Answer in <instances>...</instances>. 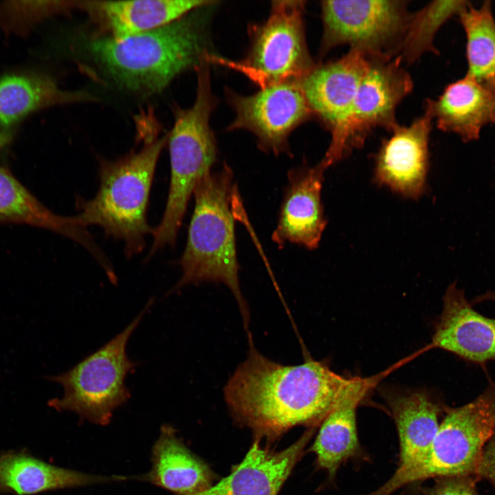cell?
Masks as SVG:
<instances>
[{"instance_id":"4fadbf2b","label":"cell","mask_w":495,"mask_h":495,"mask_svg":"<svg viewBox=\"0 0 495 495\" xmlns=\"http://www.w3.org/2000/svg\"><path fill=\"white\" fill-rule=\"evenodd\" d=\"M433 118L426 106L424 113L410 125L398 124L390 131L375 157L374 182L410 199L426 191L429 166L428 142Z\"/></svg>"},{"instance_id":"484cf974","label":"cell","mask_w":495,"mask_h":495,"mask_svg":"<svg viewBox=\"0 0 495 495\" xmlns=\"http://www.w3.org/2000/svg\"><path fill=\"white\" fill-rule=\"evenodd\" d=\"M469 5L464 0L434 1L410 14L395 57H399L402 63H412L427 52L436 53L434 40L438 30Z\"/></svg>"},{"instance_id":"30bf717a","label":"cell","mask_w":495,"mask_h":495,"mask_svg":"<svg viewBox=\"0 0 495 495\" xmlns=\"http://www.w3.org/2000/svg\"><path fill=\"white\" fill-rule=\"evenodd\" d=\"M320 54L349 45L371 58H393L409 21L406 1H322Z\"/></svg>"},{"instance_id":"7a4b0ae2","label":"cell","mask_w":495,"mask_h":495,"mask_svg":"<svg viewBox=\"0 0 495 495\" xmlns=\"http://www.w3.org/2000/svg\"><path fill=\"white\" fill-rule=\"evenodd\" d=\"M209 4L150 31L119 40L95 38L88 43L89 52L122 88L142 95L159 93L208 53L204 11Z\"/></svg>"},{"instance_id":"83f0119b","label":"cell","mask_w":495,"mask_h":495,"mask_svg":"<svg viewBox=\"0 0 495 495\" xmlns=\"http://www.w3.org/2000/svg\"><path fill=\"white\" fill-rule=\"evenodd\" d=\"M476 476H455L434 478V484L424 490L426 495H479Z\"/></svg>"},{"instance_id":"9a60e30c","label":"cell","mask_w":495,"mask_h":495,"mask_svg":"<svg viewBox=\"0 0 495 495\" xmlns=\"http://www.w3.org/2000/svg\"><path fill=\"white\" fill-rule=\"evenodd\" d=\"M316 428H309L297 441L280 451L254 438L243 460L228 476L196 495H277L302 456Z\"/></svg>"},{"instance_id":"3957f363","label":"cell","mask_w":495,"mask_h":495,"mask_svg":"<svg viewBox=\"0 0 495 495\" xmlns=\"http://www.w3.org/2000/svg\"><path fill=\"white\" fill-rule=\"evenodd\" d=\"M233 179L232 168L224 162L221 169L211 170L197 184L186 244L179 262L182 276L172 292L201 282L223 283L235 297L248 329L250 314L240 289L231 207L236 192Z\"/></svg>"},{"instance_id":"d6986e66","label":"cell","mask_w":495,"mask_h":495,"mask_svg":"<svg viewBox=\"0 0 495 495\" xmlns=\"http://www.w3.org/2000/svg\"><path fill=\"white\" fill-rule=\"evenodd\" d=\"M126 479V476L97 475L58 467L25 450H8L0 454L1 494L35 495Z\"/></svg>"},{"instance_id":"ac0fdd59","label":"cell","mask_w":495,"mask_h":495,"mask_svg":"<svg viewBox=\"0 0 495 495\" xmlns=\"http://www.w3.org/2000/svg\"><path fill=\"white\" fill-rule=\"evenodd\" d=\"M213 1L136 0L83 1L77 6L86 11L109 33L122 39L168 25Z\"/></svg>"},{"instance_id":"52a82bcc","label":"cell","mask_w":495,"mask_h":495,"mask_svg":"<svg viewBox=\"0 0 495 495\" xmlns=\"http://www.w3.org/2000/svg\"><path fill=\"white\" fill-rule=\"evenodd\" d=\"M399 57L371 58L369 69L344 118L330 131L329 146L318 165L324 170L361 148L374 129L391 131L397 105L413 87Z\"/></svg>"},{"instance_id":"5b68a950","label":"cell","mask_w":495,"mask_h":495,"mask_svg":"<svg viewBox=\"0 0 495 495\" xmlns=\"http://www.w3.org/2000/svg\"><path fill=\"white\" fill-rule=\"evenodd\" d=\"M197 87L189 108L175 109V120L168 134L170 179L167 201L159 225L153 228L148 257L162 248L173 246L186 210L199 179L217 160V146L210 126L216 104L212 92L208 59L205 56L195 67Z\"/></svg>"},{"instance_id":"cb8c5ba5","label":"cell","mask_w":495,"mask_h":495,"mask_svg":"<svg viewBox=\"0 0 495 495\" xmlns=\"http://www.w3.org/2000/svg\"><path fill=\"white\" fill-rule=\"evenodd\" d=\"M96 99L87 91L62 89L43 74L5 76L0 78V126H9L43 108Z\"/></svg>"},{"instance_id":"603a6c76","label":"cell","mask_w":495,"mask_h":495,"mask_svg":"<svg viewBox=\"0 0 495 495\" xmlns=\"http://www.w3.org/2000/svg\"><path fill=\"white\" fill-rule=\"evenodd\" d=\"M369 386V380L356 377L319 426L311 450L330 476L358 451L356 411Z\"/></svg>"},{"instance_id":"2e32d148","label":"cell","mask_w":495,"mask_h":495,"mask_svg":"<svg viewBox=\"0 0 495 495\" xmlns=\"http://www.w3.org/2000/svg\"><path fill=\"white\" fill-rule=\"evenodd\" d=\"M431 346L478 364L495 361V318L476 311L454 283L443 296Z\"/></svg>"},{"instance_id":"d4e9b609","label":"cell","mask_w":495,"mask_h":495,"mask_svg":"<svg viewBox=\"0 0 495 495\" xmlns=\"http://www.w3.org/2000/svg\"><path fill=\"white\" fill-rule=\"evenodd\" d=\"M466 36V76L495 93V19L490 1L459 15Z\"/></svg>"},{"instance_id":"277c9868","label":"cell","mask_w":495,"mask_h":495,"mask_svg":"<svg viewBox=\"0 0 495 495\" xmlns=\"http://www.w3.org/2000/svg\"><path fill=\"white\" fill-rule=\"evenodd\" d=\"M142 147L116 160H99L100 184L90 199L77 198L80 225L98 226L108 236L124 242L127 258L141 253L152 234L146 219L150 191L168 134L144 139Z\"/></svg>"},{"instance_id":"44dd1931","label":"cell","mask_w":495,"mask_h":495,"mask_svg":"<svg viewBox=\"0 0 495 495\" xmlns=\"http://www.w3.org/2000/svg\"><path fill=\"white\" fill-rule=\"evenodd\" d=\"M149 482L175 495H196L214 485L215 474L191 452L170 426L161 428L153 447Z\"/></svg>"},{"instance_id":"7c38bea8","label":"cell","mask_w":495,"mask_h":495,"mask_svg":"<svg viewBox=\"0 0 495 495\" xmlns=\"http://www.w3.org/2000/svg\"><path fill=\"white\" fill-rule=\"evenodd\" d=\"M383 397L395 421L399 440L398 468L377 490L367 495H391L425 461L445 406L425 390L384 391Z\"/></svg>"},{"instance_id":"ffe728a7","label":"cell","mask_w":495,"mask_h":495,"mask_svg":"<svg viewBox=\"0 0 495 495\" xmlns=\"http://www.w3.org/2000/svg\"><path fill=\"white\" fill-rule=\"evenodd\" d=\"M437 127L464 141L479 138L481 129L495 124V93L468 76L448 85L437 100L426 103Z\"/></svg>"},{"instance_id":"8992f818","label":"cell","mask_w":495,"mask_h":495,"mask_svg":"<svg viewBox=\"0 0 495 495\" xmlns=\"http://www.w3.org/2000/svg\"><path fill=\"white\" fill-rule=\"evenodd\" d=\"M153 302L151 299L124 330L75 366L58 375L45 376L64 390L63 397L50 399L48 406L58 412L71 411L93 424H108L114 410L131 397L125 379L137 363L127 356L126 345Z\"/></svg>"},{"instance_id":"6da1fadb","label":"cell","mask_w":495,"mask_h":495,"mask_svg":"<svg viewBox=\"0 0 495 495\" xmlns=\"http://www.w3.org/2000/svg\"><path fill=\"white\" fill-rule=\"evenodd\" d=\"M248 339V357L228 381L224 397L235 421L268 444L293 427L319 426L355 379L310 358L298 365L272 361Z\"/></svg>"},{"instance_id":"4dcf8cb0","label":"cell","mask_w":495,"mask_h":495,"mask_svg":"<svg viewBox=\"0 0 495 495\" xmlns=\"http://www.w3.org/2000/svg\"><path fill=\"white\" fill-rule=\"evenodd\" d=\"M12 134L10 132L3 131L0 133V150L12 140Z\"/></svg>"},{"instance_id":"5bb4252c","label":"cell","mask_w":495,"mask_h":495,"mask_svg":"<svg viewBox=\"0 0 495 495\" xmlns=\"http://www.w3.org/2000/svg\"><path fill=\"white\" fill-rule=\"evenodd\" d=\"M325 170L318 164L290 169L272 241L282 248L286 243L316 249L327 220L324 214L321 191Z\"/></svg>"},{"instance_id":"8fae6325","label":"cell","mask_w":495,"mask_h":495,"mask_svg":"<svg viewBox=\"0 0 495 495\" xmlns=\"http://www.w3.org/2000/svg\"><path fill=\"white\" fill-rule=\"evenodd\" d=\"M227 94L235 112L228 130H247L255 135L263 152L291 156L290 133L313 116L300 82L265 86L250 96Z\"/></svg>"},{"instance_id":"e0dca14e","label":"cell","mask_w":495,"mask_h":495,"mask_svg":"<svg viewBox=\"0 0 495 495\" xmlns=\"http://www.w3.org/2000/svg\"><path fill=\"white\" fill-rule=\"evenodd\" d=\"M370 63L365 53L350 49L339 59L316 65L300 82L312 115L328 131L348 113Z\"/></svg>"},{"instance_id":"ba28073f","label":"cell","mask_w":495,"mask_h":495,"mask_svg":"<svg viewBox=\"0 0 495 495\" xmlns=\"http://www.w3.org/2000/svg\"><path fill=\"white\" fill-rule=\"evenodd\" d=\"M444 412L425 461L406 478L403 487L429 478L476 476L495 427V382L472 402L445 406Z\"/></svg>"},{"instance_id":"4316f807","label":"cell","mask_w":495,"mask_h":495,"mask_svg":"<svg viewBox=\"0 0 495 495\" xmlns=\"http://www.w3.org/2000/svg\"><path fill=\"white\" fill-rule=\"evenodd\" d=\"M76 6V1H6L0 3V28L23 35L38 21Z\"/></svg>"},{"instance_id":"f546056e","label":"cell","mask_w":495,"mask_h":495,"mask_svg":"<svg viewBox=\"0 0 495 495\" xmlns=\"http://www.w3.org/2000/svg\"><path fill=\"white\" fill-rule=\"evenodd\" d=\"M484 301H492L495 302V291H490L485 294H483L478 296L475 297L471 304H476L482 302Z\"/></svg>"},{"instance_id":"7402d4cb","label":"cell","mask_w":495,"mask_h":495,"mask_svg":"<svg viewBox=\"0 0 495 495\" xmlns=\"http://www.w3.org/2000/svg\"><path fill=\"white\" fill-rule=\"evenodd\" d=\"M0 219L43 228L67 237L86 248L98 262L105 257L76 216L52 212L3 168H0Z\"/></svg>"},{"instance_id":"f1b7e54d","label":"cell","mask_w":495,"mask_h":495,"mask_svg":"<svg viewBox=\"0 0 495 495\" xmlns=\"http://www.w3.org/2000/svg\"><path fill=\"white\" fill-rule=\"evenodd\" d=\"M476 476L487 481L495 491V427L483 450Z\"/></svg>"},{"instance_id":"9c48e42d","label":"cell","mask_w":495,"mask_h":495,"mask_svg":"<svg viewBox=\"0 0 495 495\" xmlns=\"http://www.w3.org/2000/svg\"><path fill=\"white\" fill-rule=\"evenodd\" d=\"M305 3L274 1L267 20L252 28L250 47L239 67L261 87L300 82L316 67L305 38Z\"/></svg>"}]
</instances>
